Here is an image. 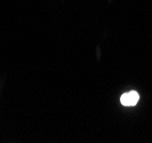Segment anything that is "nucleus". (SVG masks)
Returning <instances> with one entry per match:
<instances>
[{"mask_svg":"<svg viewBox=\"0 0 152 143\" xmlns=\"http://www.w3.org/2000/svg\"><path fill=\"white\" fill-rule=\"evenodd\" d=\"M140 100V95L135 90H130L128 93H124L120 98V102L122 106H134L135 104H137Z\"/></svg>","mask_w":152,"mask_h":143,"instance_id":"nucleus-1","label":"nucleus"}]
</instances>
